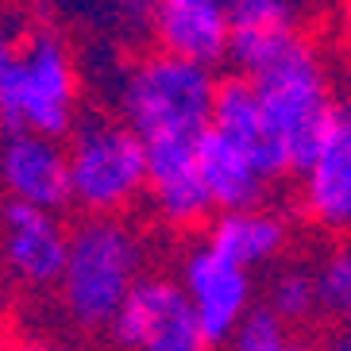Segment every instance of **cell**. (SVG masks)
Masks as SVG:
<instances>
[{
	"label": "cell",
	"instance_id": "1",
	"mask_svg": "<svg viewBox=\"0 0 351 351\" xmlns=\"http://www.w3.org/2000/svg\"><path fill=\"white\" fill-rule=\"evenodd\" d=\"M228 58L255 85L270 135L282 143L298 174L313 155L336 104L320 47L305 39L301 27L298 32H236Z\"/></svg>",
	"mask_w": 351,
	"mask_h": 351
},
{
	"label": "cell",
	"instance_id": "2",
	"mask_svg": "<svg viewBox=\"0 0 351 351\" xmlns=\"http://www.w3.org/2000/svg\"><path fill=\"white\" fill-rule=\"evenodd\" d=\"M213 66L182 58L170 51H151L135 62L112 70L116 116L143 143L151 139H201L217 101Z\"/></svg>",
	"mask_w": 351,
	"mask_h": 351
},
{
	"label": "cell",
	"instance_id": "3",
	"mask_svg": "<svg viewBox=\"0 0 351 351\" xmlns=\"http://www.w3.org/2000/svg\"><path fill=\"white\" fill-rule=\"evenodd\" d=\"M143 239L120 217H89L70 232L58 298L73 328L108 332L120 305L143 278Z\"/></svg>",
	"mask_w": 351,
	"mask_h": 351
},
{
	"label": "cell",
	"instance_id": "4",
	"mask_svg": "<svg viewBox=\"0 0 351 351\" xmlns=\"http://www.w3.org/2000/svg\"><path fill=\"white\" fill-rule=\"evenodd\" d=\"M82 120V66L54 32H27L0 82V124L8 132L62 135Z\"/></svg>",
	"mask_w": 351,
	"mask_h": 351
},
{
	"label": "cell",
	"instance_id": "5",
	"mask_svg": "<svg viewBox=\"0 0 351 351\" xmlns=\"http://www.w3.org/2000/svg\"><path fill=\"white\" fill-rule=\"evenodd\" d=\"M70 205L85 217H120L147 193V147L120 116H82L66 143Z\"/></svg>",
	"mask_w": 351,
	"mask_h": 351
},
{
	"label": "cell",
	"instance_id": "6",
	"mask_svg": "<svg viewBox=\"0 0 351 351\" xmlns=\"http://www.w3.org/2000/svg\"><path fill=\"white\" fill-rule=\"evenodd\" d=\"M108 336L120 351H208L205 328L178 278L143 274L120 305Z\"/></svg>",
	"mask_w": 351,
	"mask_h": 351
},
{
	"label": "cell",
	"instance_id": "7",
	"mask_svg": "<svg viewBox=\"0 0 351 351\" xmlns=\"http://www.w3.org/2000/svg\"><path fill=\"white\" fill-rule=\"evenodd\" d=\"M301 213L317 228H351V101H336L313 155L298 170Z\"/></svg>",
	"mask_w": 351,
	"mask_h": 351
},
{
	"label": "cell",
	"instance_id": "8",
	"mask_svg": "<svg viewBox=\"0 0 351 351\" xmlns=\"http://www.w3.org/2000/svg\"><path fill=\"white\" fill-rule=\"evenodd\" d=\"M70 255V232L58 213L23 201H4L0 208V263L20 286H58Z\"/></svg>",
	"mask_w": 351,
	"mask_h": 351
},
{
	"label": "cell",
	"instance_id": "9",
	"mask_svg": "<svg viewBox=\"0 0 351 351\" xmlns=\"http://www.w3.org/2000/svg\"><path fill=\"white\" fill-rule=\"evenodd\" d=\"M178 282H182V289L193 301L197 320H201L208 343L232 340V332L239 328V320L251 309V289L255 286H251L247 267L224 258L208 243H197L182 258Z\"/></svg>",
	"mask_w": 351,
	"mask_h": 351
},
{
	"label": "cell",
	"instance_id": "10",
	"mask_svg": "<svg viewBox=\"0 0 351 351\" xmlns=\"http://www.w3.org/2000/svg\"><path fill=\"white\" fill-rule=\"evenodd\" d=\"M0 189L8 201L58 213L70 205L66 143L39 132H4L0 139Z\"/></svg>",
	"mask_w": 351,
	"mask_h": 351
},
{
	"label": "cell",
	"instance_id": "11",
	"mask_svg": "<svg viewBox=\"0 0 351 351\" xmlns=\"http://www.w3.org/2000/svg\"><path fill=\"white\" fill-rule=\"evenodd\" d=\"M147 147V197L170 228H197L213 213V197L201 182L197 139H151Z\"/></svg>",
	"mask_w": 351,
	"mask_h": 351
},
{
	"label": "cell",
	"instance_id": "12",
	"mask_svg": "<svg viewBox=\"0 0 351 351\" xmlns=\"http://www.w3.org/2000/svg\"><path fill=\"white\" fill-rule=\"evenodd\" d=\"M151 39L158 43V51L217 66L232 47L228 0H158Z\"/></svg>",
	"mask_w": 351,
	"mask_h": 351
},
{
	"label": "cell",
	"instance_id": "13",
	"mask_svg": "<svg viewBox=\"0 0 351 351\" xmlns=\"http://www.w3.org/2000/svg\"><path fill=\"white\" fill-rule=\"evenodd\" d=\"M208 128L243 147V151L258 162V170L267 174V182H278V178L293 174L289 155L282 151V143L267 128V116H263L255 85H251L243 73L220 82L217 101H213V116H208Z\"/></svg>",
	"mask_w": 351,
	"mask_h": 351
},
{
	"label": "cell",
	"instance_id": "14",
	"mask_svg": "<svg viewBox=\"0 0 351 351\" xmlns=\"http://www.w3.org/2000/svg\"><path fill=\"white\" fill-rule=\"evenodd\" d=\"M197 166H201V182L220 213L263 205V197L270 189L267 174L258 170L255 158L213 128H205V135L197 139Z\"/></svg>",
	"mask_w": 351,
	"mask_h": 351
},
{
	"label": "cell",
	"instance_id": "15",
	"mask_svg": "<svg viewBox=\"0 0 351 351\" xmlns=\"http://www.w3.org/2000/svg\"><path fill=\"white\" fill-rule=\"evenodd\" d=\"M289 239V228L278 213H270L263 205L251 208H224L217 220L208 224V247H217L224 258L239 263V267H263L274 255H282Z\"/></svg>",
	"mask_w": 351,
	"mask_h": 351
},
{
	"label": "cell",
	"instance_id": "16",
	"mask_svg": "<svg viewBox=\"0 0 351 351\" xmlns=\"http://www.w3.org/2000/svg\"><path fill=\"white\" fill-rule=\"evenodd\" d=\"M232 35L236 32H298L305 0H228Z\"/></svg>",
	"mask_w": 351,
	"mask_h": 351
},
{
	"label": "cell",
	"instance_id": "17",
	"mask_svg": "<svg viewBox=\"0 0 351 351\" xmlns=\"http://www.w3.org/2000/svg\"><path fill=\"white\" fill-rule=\"evenodd\" d=\"M317 301L332 320L351 328V243L332 247L317 270Z\"/></svg>",
	"mask_w": 351,
	"mask_h": 351
},
{
	"label": "cell",
	"instance_id": "18",
	"mask_svg": "<svg viewBox=\"0 0 351 351\" xmlns=\"http://www.w3.org/2000/svg\"><path fill=\"white\" fill-rule=\"evenodd\" d=\"M267 305L278 313L286 324H301L305 317H313V313L320 309L317 274H309V270H301V267H289V270H282V274H274Z\"/></svg>",
	"mask_w": 351,
	"mask_h": 351
},
{
	"label": "cell",
	"instance_id": "19",
	"mask_svg": "<svg viewBox=\"0 0 351 351\" xmlns=\"http://www.w3.org/2000/svg\"><path fill=\"white\" fill-rule=\"evenodd\" d=\"M232 348L236 351H305L289 336V324L270 305L247 309V317L239 320V328L232 332Z\"/></svg>",
	"mask_w": 351,
	"mask_h": 351
},
{
	"label": "cell",
	"instance_id": "20",
	"mask_svg": "<svg viewBox=\"0 0 351 351\" xmlns=\"http://www.w3.org/2000/svg\"><path fill=\"white\" fill-rule=\"evenodd\" d=\"M155 8H158V0H112V20L128 35H151Z\"/></svg>",
	"mask_w": 351,
	"mask_h": 351
},
{
	"label": "cell",
	"instance_id": "21",
	"mask_svg": "<svg viewBox=\"0 0 351 351\" xmlns=\"http://www.w3.org/2000/svg\"><path fill=\"white\" fill-rule=\"evenodd\" d=\"M16 51H20V39L12 35L8 23L0 20V82H4V73L12 70V58H16Z\"/></svg>",
	"mask_w": 351,
	"mask_h": 351
},
{
	"label": "cell",
	"instance_id": "22",
	"mask_svg": "<svg viewBox=\"0 0 351 351\" xmlns=\"http://www.w3.org/2000/svg\"><path fill=\"white\" fill-rule=\"evenodd\" d=\"M336 43H340L343 58H348V66H351V0L340 4V16H336Z\"/></svg>",
	"mask_w": 351,
	"mask_h": 351
},
{
	"label": "cell",
	"instance_id": "23",
	"mask_svg": "<svg viewBox=\"0 0 351 351\" xmlns=\"http://www.w3.org/2000/svg\"><path fill=\"white\" fill-rule=\"evenodd\" d=\"M324 351H351V328H343V332H336L328 343H324Z\"/></svg>",
	"mask_w": 351,
	"mask_h": 351
},
{
	"label": "cell",
	"instance_id": "24",
	"mask_svg": "<svg viewBox=\"0 0 351 351\" xmlns=\"http://www.w3.org/2000/svg\"><path fill=\"white\" fill-rule=\"evenodd\" d=\"M4 351H51L47 343H39V340H16V343H8Z\"/></svg>",
	"mask_w": 351,
	"mask_h": 351
},
{
	"label": "cell",
	"instance_id": "25",
	"mask_svg": "<svg viewBox=\"0 0 351 351\" xmlns=\"http://www.w3.org/2000/svg\"><path fill=\"white\" fill-rule=\"evenodd\" d=\"M58 351H97V348H85V343H66V348H58Z\"/></svg>",
	"mask_w": 351,
	"mask_h": 351
},
{
	"label": "cell",
	"instance_id": "26",
	"mask_svg": "<svg viewBox=\"0 0 351 351\" xmlns=\"http://www.w3.org/2000/svg\"><path fill=\"white\" fill-rule=\"evenodd\" d=\"M4 348H8V340H4V332H0V351H4Z\"/></svg>",
	"mask_w": 351,
	"mask_h": 351
},
{
	"label": "cell",
	"instance_id": "27",
	"mask_svg": "<svg viewBox=\"0 0 351 351\" xmlns=\"http://www.w3.org/2000/svg\"><path fill=\"white\" fill-rule=\"evenodd\" d=\"M332 4H343V0H332Z\"/></svg>",
	"mask_w": 351,
	"mask_h": 351
}]
</instances>
